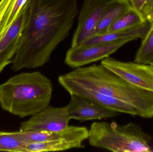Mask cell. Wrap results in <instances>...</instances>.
<instances>
[{
	"mask_svg": "<svg viewBox=\"0 0 153 152\" xmlns=\"http://www.w3.org/2000/svg\"><path fill=\"white\" fill-rule=\"evenodd\" d=\"M151 27V23L146 21L144 24L133 28L95 35L84 42L82 45L107 43L125 39L134 40L140 38L143 40L148 34Z\"/></svg>",
	"mask_w": 153,
	"mask_h": 152,
	"instance_id": "cell-13",
	"label": "cell"
},
{
	"mask_svg": "<svg viewBox=\"0 0 153 152\" xmlns=\"http://www.w3.org/2000/svg\"><path fill=\"white\" fill-rule=\"evenodd\" d=\"M1 1V0H0V1Z\"/></svg>",
	"mask_w": 153,
	"mask_h": 152,
	"instance_id": "cell-24",
	"label": "cell"
},
{
	"mask_svg": "<svg viewBox=\"0 0 153 152\" xmlns=\"http://www.w3.org/2000/svg\"><path fill=\"white\" fill-rule=\"evenodd\" d=\"M88 140L91 146L112 152L151 151V137L133 123L120 126L115 122H94Z\"/></svg>",
	"mask_w": 153,
	"mask_h": 152,
	"instance_id": "cell-4",
	"label": "cell"
},
{
	"mask_svg": "<svg viewBox=\"0 0 153 152\" xmlns=\"http://www.w3.org/2000/svg\"><path fill=\"white\" fill-rule=\"evenodd\" d=\"M61 85L70 95L76 94L85 97L103 107L116 111L119 113L138 116L137 112L131 105L116 98L104 95L93 90L76 85L65 84Z\"/></svg>",
	"mask_w": 153,
	"mask_h": 152,
	"instance_id": "cell-12",
	"label": "cell"
},
{
	"mask_svg": "<svg viewBox=\"0 0 153 152\" xmlns=\"http://www.w3.org/2000/svg\"><path fill=\"white\" fill-rule=\"evenodd\" d=\"M53 92L51 80L40 72L21 73L0 85V105L20 117L31 116L49 106Z\"/></svg>",
	"mask_w": 153,
	"mask_h": 152,
	"instance_id": "cell-3",
	"label": "cell"
},
{
	"mask_svg": "<svg viewBox=\"0 0 153 152\" xmlns=\"http://www.w3.org/2000/svg\"><path fill=\"white\" fill-rule=\"evenodd\" d=\"M69 104L65 107L71 119L80 121L115 117L119 112L103 107L80 95L71 94Z\"/></svg>",
	"mask_w": 153,
	"mask_h": 152,
	"instance_id": "cell-11",
	"label": "cell"
},
{
	"mask_svg": "<svg viewBox=\"0 0 153 152\" xmlns=\"http://www.w3.org/2000/svg\"><path fill=\"white\" fill-rule=\"evenodd\" d=\"M116 0H84L78 17V26L71 47L81 45L95 35V29L106 7Z\"/></svg>",
	"mask_w": 153,
	"mask_h": 152,
	"instance_id": "cell-7",
	"label": "cell"
},
{
	"mask_svg": "<svg viewBox=\"0 0 153 152\" xmlns=\"http://www.w3.org/2000/svg\"><path fill=\"white\" fill-rule=\"evenodd\" d=\"M25 146L14 132H0V151L25 152Z\"/></svg>",
	"mask_w": 153,
	"mask_h": 152,
	"instance_id": "cell-19",
	"label": "cell"
},
{
	"mask_svg": "<svg viewBox=\"0 0 153 152\" xmlns=\"http://www.w3.org/2000/svg\"><path fill=\"white\" fill-rule=\"evenodd\" d=\"M150 65H151V66H152V68H153V61L152 62H151V63H150Z\"/></svg>",
	"mask_w": 153,
	"mask_h": 152,
	"instance_id": "cell-23",
	"label": "cell"
},
{
	"mask_svg": "<svg viewBox=\"0 0 153 152\" xmlns=\"http://www.w3.org/2000/svg\"><path fill=\"white\" fill-rule=\"evenodd\" d=\"M89 130L85 127L68 126L63 136L53 140L29 144L25 146V152H56L83 148V142L88 139Z\"/></svg>",
	"mask_w": 153,
	"mask_h": 152,
	"instance_id": "cell-10",
	"label": "cell"
},
{
	"mask_svg": "<svg viewBox=\"0 0 153 152\" xmlns=\"http://www.w3.org/2000/svg\"><path fill=\"white\" fill-rule=\"evenodd\" d=\"M146 22L141 12L131 8L112 23L108 29L107 33L133 28Z\"/></svg>",
	"mask_w": 153,
	"mask_h": 152,
	"instance_id": "cell-15",
	"label": "cell"
},
{
	"mask_svg": "<svg viewBox=\"0 0 153 152\" xmlns=\"http://www.w3.org/2000/svg\"><path fill=\"white\" fill-rule=\"evenodd\" d=\"M132 39H125L107 43L79 45L71 47L67 52L65 63L73 68L102 60L117 51Z\"/></svg>",
	"mask_w": 153,
	"mask_h": 152,
	"instance_id": "cell-6",
	"label": "cell"
},
{
	"mask_svg": "<svg viewBox=\"0 0 153 152\" xmlns=\"http://www.w3.org/2000/svg\"><path fill=\"white\" fill-rule=\"evenodd\" d=\"M28 0H12L0 25V35L3 34L16 19Z\"/></svg>",
	"mask_w": 153,
	"mask_h": 152,
	"instance_id": "cell-18",
	"label": "cell"
},
{
	"mask_svg": "<svg viewBox=\"0 0 153 152\" xmlns=\"http://www.w3.org/2000/svg\"><path fill=\"white\" fill-rule=\"evenodd\" d=\"M68 128V126L65 130L59 132L19 131L14 132V134L26 145L29 144L41 142L60 138L66 134Z\"/></svg>",
	"mask_w": 153,
	"mask_h": 152,
	"instance_id": "cell-16",
	"label": "cell"
},
{
	"mask_svg": "<svg viewBox=\"0 0 153 152\" xmlns=\"http://www.w3.org/2000/svg\"><path fill=\"white\" fill-rule=\"evenodd\" d=\"M101 64L130 84L153 93V68L150 64L124 62L109 57Z\"/></svg>",
	"mask_w": 153,
	"mask_h": 152,
	"instance_id": "cell-5",
	"label": "cell"
},
{
	"mask_svg": "<svg viewBox=\"0 0 153 152\" xmlns=\"http://www.w3.org/2000/svg\"><path fill=\"white\" fill-rule=\"evenodd\" d=\"M130 4L132 8L142 12L144 5L147 0H126Z\"/></svg>",
	"mask_w": 153,
	"mask_h": 152,
	"instance_id": "cell-21",
	"label": "cell"
},
{
	"mask_svg": "<svg viewBox=\"0 0 153 152\" xmlns=\"http://www.w3.org/2000/svg\"><path fill=\"white\" fill-rule=\"evenodd\" d=\"M142 13L147 22H153V0H147L143 7Z\"/></svg>",
	"mask_w": 153,
	"mask_h": 152,
	"instance_id": "cell-20",
	"label": "cell"
},
{
	"mask_svg": "<svg viewBox=\"0 0 153 152\" xmlns=\"http://www.w3.org/2000/svg\"><path fill=\"white\" fill-rule=\"evenodd\" d=\"M65 107L48 106L22 122L20 131L59 132L69 126L71 120Z\"/></svg>",
	"mask_w": 153,
	"mask_h": 152,
	"instance_id": "cell-8",
	"label": "cell"
},
{
	"mask_svg": "<svg viewBox=\"0 0 153 152\" xmlns=\"http://www.w3.org/2000/svg\"><path fill=\"white\" fill-rule=\"evenodd\" d=\"M77 0H29L27 19L11 68H36L49 61L78 14Z\"/></svg>",
	"mask_w": 153,
	"mask_h": 152,
	"instance_id": "cell-1",
	"label": "cell"
},
{
	"mask_svg": "<svg viewBox=\"0 0 153 152\" xmlns=\"http://www.w3.org/2000/svg\"><path fill=\"white\" fill-rule=\"evenodd\" d=\"M29 0L19 13L16 19L2 35H0V73L12 63L17 53L21 37L27 19Z\"/></svg>",
	"mask_w": 153,
	"mask_h": 152,
	"instance_id": "cell-9",
	"label": "cell"
},
{
	"mask_svg": "<svg viewBox=\"0 0 153 152\" xmlns=\"http://www.w3.org/2000/svg\"><path fill=\"white\" fill-rule=\"evenodd\" d=\"M11 1L12 0H1L0 1V25Z\"/></svg>",
	"mask_w": 153,
	"mask_h": 152,
	"instance_id": "cell-22",
	"label": "cell"
},
{
	"mask_svg": "<svg viewBox=\"0 0 153 152\" xmlns=\"http://www.w3.org/2000/svg\"><path fill=\"white\" fill-rule=\"evenodd\" d=\"M58 81L116 98L131 105L140 117H153V93L133 85L101 64L76 68L60 76Z\"/></svg>",
	"mask_w": 153,
	"mask_h": 152,
	"instance_id": "cell-2",
	"label": "cell"
},
{
	"mask_svg": "<svg viewBox=\"0 0 153 152\" xmlns=\"http://www.w3.org/2000/svg\"><path fill=\"white\" fill-rule=\"evenodd\" d=\"M131 8L130 4L126 0H116L109 4L104 10L97 24L95 35L107 33L112 23Z\"/></svg>",
	"mask_w": 153,
	"mask_h": 152,
	"instance_id": "cell-14",
	"label": "cell"
},
{
	"mask_svg": "<svg viewBox=\"0 0 153 152\" xmlns=\"http://www.w3.org/2000/svg\"><path fill=\"white\" fill-rule=\"evenodd\" d=\"M153 61V22L146 36L142 41L134 62L142 64H149Z\"/></svg>",
	"mask_w": 153,
	"mask_h": 152,
	"instance_id": "cell-17",
	"label": "cell"
}]
</instances>
